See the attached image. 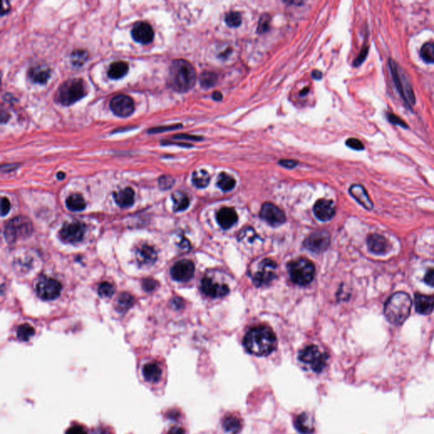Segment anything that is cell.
<instances>
[{
    "label": "cell",
    "instance_id": "6da1fadb",
    "mask_svg": "<svg viewBox=\"0 0 434 434\" xmlns=\"http://www.w3.org/2000/svg\"><path fill=\"white\" fill-rule=\"evenodd\" d=\"M244 345L252 355L265 356L275 350L277 338L272 329L265 326H259L248 332L244 337Z\"/></svg>",
    "mask_w": 434,
    "mask_h": 434
},
{
    "label": "cell",
    "instance_id": "7a4b0ae2",
    "mask_svg": "<svg viewBox=\"0 0 434 434\" xmlns=\"http://www.w3.org/2000/svg\"><path fill=\"white\" fill-rule=\"evenodd\" d=\"M196 71L192 64L185 60H175L170 67L169 82L178 93H186L193 88L196 82Z\"/></svg>",
    "mask_w": 434,
    "mask_h": 434
},
{
    "label": "cell",
    "instance_id": "3957f363",
    "mask_svg": "<svg viewBox=\"0 0 434 434\" xmlns=\"http://www.w3.org/2000/svg\"><path fill=\"white\" fill-rule=\"evenodd\" d=\"M411 306L412 300L410 295L405 292H397L387 300L384 314L393 325H402L410 315Z\"/></svg>",
    "mask_w": 434,
    "mask_h": 434
},
{
    "label": "cell",
    "instance_id": "277c9868",
    "mask_svg": "<svg viewBox=\"0 0 434 434\" xmlns=\"http://www.w3.org/2000/svg\"><path fill=\"white\" fill-rule=\"evenodd\" d=\"M88 93L87 85L81 78H74L64 82L56 93V99L63 105L68 106L82 99Z\"/></svg>",
    "mask_w": 434,
    "mask_h": 434
},
{
    "label": "cell",
    "instance_id": "5b68a950",
    "mask_svg": "<svg viewBox=\"0 0 434 434\" xmlns=\"http://www.w3.org/2000/svg\"><path fill=\"white\" fill-rule=\"evenodd\" d=\"M289 273L294 284L305 286L314 279L315 266L309 259L301 258L289 264Z\"/></svg>",
    "mask_w": 434,
    "mask_h": 434
},
{
    "label": "cell",
    "instance_id": "8992f818",
    "mask_svg": "<svg viewBox=\"0 0 434 434\" xmlns=\"http://www.w3.org/2000/svg\"><path fill=\"white\" fill-rule=\"evenodd\" d=\"M32 233V223L25 216H17L10 221L5 228V238L9 244H13L19 238L29 237Z\"/></svg>",
    "mask_w": 434,
    "mask_h": 434
},
{
    "label": "cell",
    "instance_id": "52a82bcc",
    "mask_svg": "<svg viewBox=\"0 0 434 434\" xmlns=\"http://www.w3.org/2000/svg\"><path fill=\"white\" fill-rule=\"evenodd\" d=\"M389 68H390V71L392 73L393 79L395 81V86H396L400 95L402 96V98H404V100L409 105L415 104L416 98H415L412 88L395 61H393V60L389 61Z\"/></svg>",
    "mask_w": 434,
    "mask_h": 434
},
{
    "label": "cell",
    "instance_id": "ba28073f",
    "mask_svg": "<svg viewBox=\"0 0 434 434\" xmlns=\"http://www.w3.org/2000/svg\"><path fill=\"white\" fill-rule=\"evenodd\" d=\"M328 356L320 352L317 347L310 345L302 350L299 354V360L309 365L315 372H320L325 368Z\"/></svg>",
    "mask_w": 434,
    "mask_h": 434
},
{
    "label": "cell",
    "instance_id": "9c48e42d",
    "mask_svg": "<svg viewBox=\"0 0 434 434\" xmlns=\"http://www.w3.org/2000/svg\"><path fill=\"white\" fill-rule=\"evenodd\" d=\"M86 226L80 222L66 223L60 232L61 238L64 242L76 244L82 241L86 233Z\"/></svg>",
    "mask_w": 434,
    "mask_h": 434
},
{
    "label": "cell",
    "instance_id": "30bf717a",
    "mask_svg": "<svg viewBox=\"0 0 434 434\" xmlns=\"http://www.w3.org/2000/svg\"><path fill=\"white\" fill-rule=\"evenodd\" d=\"M277 264L272 259H265L261 261L259 269L254 277V284L256 286H264L272 283L276 278Z\"/></svg>",
    "mask_w": 434,
    "mask_h": 434
},
{
    "label": "cell",
    "instance_id": "8fae6325",
    "mask_svg": "<svg viewBox=\"0 0 434 434\" xmlns=\"http://www.w3.org/2000/svg\"><path fill=\"white\" fill-rule=\"evenodd\" d=\"M61 284L53 278H45L37 285V294L43 300H53L61 294Z\"/></svg>",
    "mask_w": 434,
    "mask_h": 434
},
{
    "label": "cell",
    "instance_id": "7c38bea8",
    "mask_svg": "<svg viewBox=\"0 0 434 434\" xmlns=\"http://www.w3.org/2000/svg\"><path fill=\"white\" fill-rule=\"evenodd\" d=\"M110 107L116 116L120 117H128L133 114L135 110L133 98L127 95H117L112 98Z\"/></svg>",
    "mask_w": 434,
    "mask_h": 434
},
{
    "label": "cell",
    "instance_id": "4fadbf2b",
    "mask_svg": "<svg viewBox=\"0 0 434 434\" xmlns=\"http://www.w3.org/2000/svg\"><path fill=\"white\" fill-rule=\"evenodd\" d=\"M141 374L143 381L148 385L155 386L162 381L164 371L159 363L151 361L143 365L141 369Z\"/></svg>",
    "mask_w": 434,
    "mask_h": 434
},
{
    "label": "cell",
    "instance_id": "5bb4252c",
    "mask_svg": "<svg viewBox=\"0 0 434 434\" xmlns=\"http://www.w3.org/2000/svg\"><path fill=\"white\" fill-rule=\"evenodd\" d=\"M194 270V265L191 260L183 259L172 266L171 275L174 280L184 283L193 278Z\"/></svg>",
    "mask_w": 434,
    "mask_h": 434
},
{
    "label": "cell",
    "instance_id": "9a60e30c",
    "mask_svg": "<svg viewBox=\"0 0 434 434\" xmlns=\"http://www.w3.org/2000/svg\"><path fill=\"white\" fill-rule=\"evenodd\" d=\"M330 244V235L325 231H318L309 236L305 241V246L313 252L325 250Z\"/></svg>",
    "mask_w": 434,
    "mask_h": 434
},
{
    "label": "cell",
    "instance_id": "2e32d148",
    "mask_svg": "<svg viewBox=\"0 0 434 434\" xmlns=\"http://www.w3.org/2000/svg\"><path fill=\"white\" fill-rule=\"evenodd\" d=\"M260 217L272 226L281 225L286 221L284 212L272 203L263 204L260 210Z\"/></svg>",
    "mask_w": 434,
    "mask_h": 434
},
{
    "label": "cell",
    "instance_id": "e0dca14e",
    "mask_svg": "<svg viewBox=\"0 0 434 434\" xmlns=\"http://www.w3.org/2000/svg\"><path fill=\"white\" fill-rule=\"evenodd\" d=\"M201 290L205 295L212 298L224 297L229 293V288L225 284H217L211 278L205 277L201 282Z\"/></svg>",
    "mask_w": 434,
    "mask_h": 434
},
{
    "label": "cell",
    "instance_id": "ac0fdd59",
    "mask_svg": "<svg viewBox=\"0 0 434 434\" xmlns=\"http://www.w3.org/2000/svg\"><path fill=\"white\" fill-rule=\"evenodd\" d=\"M132 37L136 42L143 44H148L154 39V30L147 22L140 21L133 27L132 30Z\"/></svg>",
    "mask_w": 434,
    "mask_h": 434
},
{
    "label": "cell",
    "instance_id": "d6986e66",
    "mask_svg": "<svg viewBox=\"0 0 434 434\" xmlns=\"http://www.w3.org/2000/svg\"><path fill=\"white\" fill-rule=\"evenodd\" d=\"M315 216L322 222L331 220L335 214V205L331 200L319 199L314 206Z\"/></svg>",
    "mask_w": 434,
    "mask_h": 434
},
{
    "label": "cell",
    "instance_id": "ffe728a7",
    "mask_svg": "<svg viewBox=\"0 0 434 434\" xmlns=\"http://www.w3.org/2000/svg\"><path fill=\"white\" fill-rule=\"evenodd\" d=\"M136 258L141 265H153L157 259V252L152 246L143 244L136 252Z\"/></svg>",
    "mask_w": 434,
    "mask_h": 434
},
{
    "label": "cell",
    "instance_id": "44dd1931",
    "mask_svg": "<svg viewBox=\"0 0 434 434\" xmlns=\"http://www.w3.org/2000/svg\"><path fill=\"white\" fill-rule=\"evenodd\" d=\"M217 222L223 229H229L238 221V214L233 208L224 207L216 214Z\"/></svg>",
    "mask_w": 434,
    "mask_h": 434
},
{
    "label": "cell",
    "instance_id": "7402d4cb",
    "mask_svg": "<svg viewBox=\"0 0 434 434\" xmlns=\"http://www.w3.org/2000/svg\"><path fill=\"white\" fill-rule=\"evenodd\" d=\"M51 71L48 67L38 65L31 67L28 71V77L34 83L45 84L50 78Z\"/></svg>",
    "mask_w": 434,
    "mask_h": 434
},
{
    "label": "cell",
    "instance_id": "603a6c76",
    "mask_svg": "<svg viewBox=\"0 0 434 434\" xmlns=\"http://www.w3.org/2000/svg\"><path fill=\"white\" fill-rule=\"evenodd\" d=\"M415 306L417 312L421 315H429L434 310V295L416 294Z\"/></svg>",
    "mask_w": 434,
    "mask_h": 434
},
{
    "label": "cell",
    "instance_id": "cb8c5ba5",
    "mask_svg": "<svg viewBox=\"0 0 434 434\" xmlns=\"http://www.w3.org/2000/svg\"><path fill=\"white\" fill-rule=\"evenodd\" d=\"M350 193L353 198L356 199V201L360 203L365 209H373V203L363 186L360 184H354L350 187Z\"/></svg>",
    "mask_w": 434,
    "mask_h": 434
},
{
    "label": "cell",
    "instance_id": "d4e9b609",
    "mask_svg": "<svg viewBox=\"0 0 434 434\" xmlns=\"http://www.w3.org/2000/svg\"><path fill=\"white\" fill-rule=\"evenodd\" d=\"M368 248L376 254H384L389 249V243L384 236L371 234L367 238Z\"/></svg>",
    "mask_w": 434,
    "mask_h": 434
},
{
    "label": "cell",
    "instance_id": "484cf974",
    "mask_svg": "<svg viewBox=\"0 0 434 434\" xmlns=\"http://www.w3.org/2000/svg\"><path fill=\"white\" fill-rule=\"evenodd\" d=\"M115 201L120 207L127 208L134 203V191L133 188H126L114 193Z\"/></svg>",
    "mask_w": 434,
    "mask_h": 434
},
{
    "label": "cell",
    "instance_id": "4316f807",
    "mask_svg": "<svg viewBox=\"0 0 434 434\" xmlns=\"http://www.w3.org/2000/svg\"><path fill=\"white\" fill-rule=\"evenodd\" d=\"M129 66L125 61H117L111 65L108 70V76L112 79H121L127 74Z\"/></svg>",
    "mask_w": 434,
    "mask_h": 434
},
{
    "label": "cell",
    "instance_id": "83f0119b",
    "mask_svg": "<svg viewBox=\"0 0 434 434\" xmlns=\"http://www.w3.org/2000/svg\"><path fill=\"white\" fill-rule=\"evenodd\" d=\"M294 426L302 434H310L313 431L312 421L307 414L302 413L297 416L294 421Z\"/></svg>",
    "mask_w": 434,
    "mask_h": 434
},
{
    "label": "cell",
    "instance_id": "f1b7e54d",
    "mask_svg": "<svg viewBox=\"0 0 434 434\" xmlns=\"http://www.w3.org/2000/svg\"><path fill=\"white\" fill-rule=\"evenodd\" d=\"M223 426L228 433L238 434L242 430L241 420L235 416H227L223 419Z\"/></svg>",
    "mask_w": 434,
    "mask_h": 434
},
{
    "label": "cell",
    "instance_id": "f546056e",
    "mask_svg": "<svg viewBox=\"0 0 434 434\" xmlns=\"http://www.w3.org/2000/svg\"><path fill=\"white\" fill-rule=\"evenodd\" d=\"M172 200H173V204H174L173 207H174L175 211H183L186 209H188V207L189 206V204H190L189 198L186 193H183V192L177 191L175 193H172Z\"/></svg>",
    "mask_w": 434,
    "mask_h": 434
},
{
    "label": "cell",
    "instance_id": "4dcf8cb0",
    "mask_svg": "<svg viewBox=\"0 0 434 434\" xmlns=\"http://www.w3.org/2000/svg\"><path fill=\"white\" fill-rule=\"evenodd\" d=\"M210 181V176L206 171L204 170H199L195 171L193 173L192 182L193 185L199 188H204L209 185Z\"/></svg>",
    "mask_w": 434,
    "mask_h": 434
},
{
    "label": "cell",
    "instance_id": "1f68e13d",
    "mask_svg": "<svg viewBox=\"0 0 434 434\" xmlns=\"http://www.w3.org/2000/svg\"><path fill=\"white\" fill-rule=\"evenodd\" d=\"M67 206L72 211H82L86 207V202L81 194L75 193L68 197Z\"/></svg>",
    "mask_w": 434,
    "mask_h": 434
},
{
    "label": "cell",
    "instance_id": "d6a6232c",
    "mask_svg": "<svg viewBox=\"0 0 434 434\" xmlns=\"http://www.w3.org/2000/svg\"><path fill=\"white\" fill-rule=\"evenodd\" d=\"M135 299L128 293H123L117 299V310L120 312H125L134 305Z\"/></svg>",
    "mask_w": 434,
    "mask_h": 434
},
{
    "label": "cell",
    "instance_id": "836d02e7",
    "mask_svg": "<svg viewBox=\"0 0 434 434\" xmlns=\"http://www.w3.org/2000/svg\"><path fill=\"white\" fill-rule=\"evenodd\" d=\"M236 185V181L234 178H232L230 175H228L225 172L221 173L218 177L217 180V186L223 191L228 192L231 191L234 188Z\"/></svg>",
    "mask_w": 434,
    "mask_h": 434
},
{
    "label": "cell",
    "instance_id": "e575fe53",
    "mask_svg": "<svg viewBox=\"0 0 434 434\" xmlns=\"http://www.w3.org/2000/svg\"><path fill=\"white\" fill-rule=\"evenodd\" d=\"M200 85L204 88H213L218 82V76L214 72H204L199 77Z\"/></svg>",
    "mask_w": 434,
    "mask_h": 434
},
{
    "label": "cell",
    "instance_id": "d590c367",
    "mask_svg": "<svg viewBox=\"0 0 434 434\" xmlns=\"http://www.w3.org/2000/svg\"><path fill=\"white\" fill-rule=\"evenodd\" d=\"M421 57L425 62L428 64L434 63V42H430L424 43L421 48Z\"/></svg>",
    "mask_w": 434,
    "mask_h": 434
},
{
    "label": "cell",
    "instance_id": "8d00e7d4",
    "mask_svg": "<svg viewBox=\"0 0 434 434\" xmlns=\"http://www.w3.org/2000/svg\"><path fill=\"white\" fill-rule=\"evenodd\" d=\"M216 56L220 61H228L234 55V48L228 43H222L220 47H216Z\"/></svg>",
    "mask_w": 434,
    "mask_h": 434
},
{
    "label": "cell",
    "instance_id": "74e56055",
    "mask_svg": "<svg viewBox=\"0 0 434 434\" xmlns=\"http://www.w3.org/2000/svg\"><path fill=\"white\" fill-rule=\"evenodd\" d=\"M35 334V330L29 324H22L17 330V338L21 341H28Z\"/></svg>",
    "mask_w": 434,
    "mask_h": 434
},
{
    "label": "cell",
    "instance_id": "f35d334b",
    "mask_svg": "<svg viewBox=\"0 0 434 434\" xmlns=\"http://www.w3.org/2000/svg\"><path fill=\"white\" fill-rule=\"evenodd\" d=\"M225 21L229 27H238L241 25V14L237 11H231L225 16Z\"/></svg>",
    "mask_w": 434,
    "mask_h": 434
},
{
    "label": "cell",
    "instance_id": "ab89813d",
    "mask_svg": "<svg viewBox=\"0 0 434 434\" xmlns=\"http://www.w3.org/2000/svg\"><path fill=\"white\" fill-rule=\"evenodd\" d=\"M88 58V53L83 49H77L72 53V64L76 67H81L87 61Z\"/></svg>",
    "mask_w": 434,
    "mask_h": 434
},
{
    "label": "cell",
    "instance_id": "60d3db41",
    "mask_svg": "<svg viewBox=\"0 0 434 434\" xmlns=\"http://www.w3.org/2000/svg\"><path fill=\"white\" fill-rule=\"evenodd\" d=\"M270 22H272V17L270 15L268 14L262 15L259 18L257 32L259 34H264L265 32H267L270 30Z\"/></svg>",
    "mask_w": 434,
    "mask_h": 434
},
{
    "label": "cell",
    "instance_id": "b9f144b4",
    "mask_svg": "<svg viewBox=\"0 0 434 434\" xmlns=\"http://www.w3.org/2000/svg\"><path fill=\"white\" fill-rule=\"evenodd\" d=\"M99 296L103 298H111L115 294V288L112 284L104 282L99 285L98 289Z\"/></svg>",
    "mask_w": 434,
    "mask_h": 434
},
{
    "label": "cell",
    "instance_id": "7bdbcfd3",
    "mask_svg": "<svg viewBox=\"0 0 434 434\" xmlns=\"http://www.w3.org/2000/svg\"><path fill=\"white\" fill-rule=\"evenodd\" d=\"M175 183V179L171 176H161L159 178V186L162 190H168Z\"/></svg>",
    "mask_w": 434,
    "mask_h": 434
},
{
    "label": "cell",
    "instance_id": "ee69618b",
    "mask_svg": "<svg viewBox=\"0 0 434 434\" xmlns=\"http://www.w3.org/2000/svg\"><path fill=\"white\" fill-rule=\"evenodd\" d=\"M65 434H88V432L84 426L76 423L70 426Z\"/></svg>",
    "mask_w": 434,
    "mask_h": 434
},
{
    "label": "cell",
    "instance_id": "f6af8a7d",
    "mask_svg": "<svg viewBox=\"0 0 434 434\" xmlns=\"http://www.w3.org/2000/svg\"><path fill=\"white\" fill-rule=\"evenodd\" d=\"M157 285H158L157 281L154 280L152 278L144 279L143 281V284H142L143 289L147 292L154 291V289H156Z\"/></svg>",
    "mask_w": 434,
    "mask_h": 434
},
{
    "label": "cell",
    "instance_id": "bcb514c9",
    "mask_svg": "<svg viewBox=\"0 0 434 434\" xmlns=\"http://www.w3.org/2000/svg\"><path fill=\"white\" fill-rule=\"evenodd\" d=\"M346 145L350 147V148H353L355 150H363L364 149V145L361 143V141L359 140L357 138H349L346 141Z\"/></svg>",
    "mask_w": 434,
    "mask_h": 434
},
{
    "label": "cell",
    "instance_id": "7dc6e473",
    "mask_svg": "<svg viewBox=\"0 0 434 434\" xmlns=\"http://www.w3.org/2000/svg\"><path fill=\"white\" fill-rule=\"evenodd\" d=\"M179 127H182V125L177 124L167 126V127H155V128H151L150 130H148V133H162V132H167V131H171V130L178 129Z\"/></svg>",
    "mask_w": 434,
    "mask_h": 434
},
{
    "label": "cell",
    "instance_id": "c3c4849f",
    "mask_svg": "<svg viewBox=\"0 0 434 434\" xmlns=\"http://www.w3.org/2000/svg\"><path fill=\"white\" fill-rule=\"evenodd\" d=\"M388 119H389V122H391L392 124L398 125V126L405 127V128L408 127L406 123L402 119H400V117H398L396 115L388 114Z\"/></svg>",
    "mask_w": 434,
    "mask_h": 434
},
{
    "label": "cell",
    "instance_id": "681fc988",
    "mask_svg": "<svg viewBox=\"0 0 434 434\" xmlns=\"http://www.w3.org/2000/svg\"><path fill=\"white\" fill-rule=\"evenodd\" d=\"M10 209H11V202L7 198H3L2 201H1V214H2V216H5L8 214Z\"/></svg>",
    "mask_w": 434,
    "mask_h": 434
},
{
    "label": "cell",
    "instance_id": "f907efd6",
    "mask_svg": "<svg viewBox=\"0 0 434 434\" xmlns=\"http://www.w3.org/2000/svg\"><path fill=\"white\" fill-rule=\"evenodd\" d=\"M368 49H369L368 47H365V48H363L361 52H360V55H359V56H358L357 58L355 60V62H354V66H355V67L360 66V64L362 63L363 61H365V57L367 56Z\"/></svg>",
    "mask_w": 434,
    "mask_h": 434
},
{
    "label": "cell",
    "instance_id": "816d5d0a",
    "mask_svg": "<svg viewBox=\"0 0 434 434\" xmlns=\"http://www.w3.org/2000/svg\"><path fill=\"white\" fill-rule=\"evenodd\" d=\"M173 138L192 141H200L203 139V138L199 137V136L189 135V134H178V135L173 136Z\"/></svg>",
    "mask_w": 434,
    "mask_h": 434
},
{
    "label": "cell",
    "instance_id": "f5cc1de1",
    "mask_svg": "<svg viewBox=\"0 0 434 434\" xmlns=\"http://www.w3.org/2000/svg\"><path fill=\"white\" fill-rule=\"evenodd\" d=\"M424 282L429 286L434 287V269H430L426 273L425 278H424Z\"/></svg>",
    "mask_w": 434,
    "mask_h": 434
},
{
    "label": "cell",
    "instance_id": "db71d44e",
    "mask_svg": "<svg viewBox=\"0 0 434 434\" xmlns=\"http://www.w3.org/2000/svg\"><path fill=\"white\" fill-rule=\"evenodd\" d=\"M93 434H113V432L108 426H99L93 430Z\"/></svg>",
    "mask_w": 434,
    "mask_h": 434
},
{
    "label": "cell",
    "instance_id": "11a10c76",
    "mask_svg": "<svg viewBox=\"0 0 434 434\" xmlns=\"http://www.w3.org/2000/svg\"><path fill=\"white\" fill-rule=\"evenodd\" d=\"M279 164L283 167H286V168H294L298 165V162L293 160V159H282L279 161Z\"/></svg>",
    "mask_w": 434,
    "mask_h": 434
},
{
    "label": "cell",
    "instance_id": "9f6ffc18",
    "mask_svg": "<svg viewBox=\"0 0 434 434\" xmlns=\"http://www.w3.org/2000/svg\"><path fill=\"white\" fill-rule=\"evenodd\" d=\"M168 434H185V431L180 426H173L170 429Z\"/></svg>",
    "mask_w": 434,
    "mask_h": 434
},
{
    "label": "cell",
    "instance_id": "6f0895ef",
    "mask_svg": "<svg viewBox=\"0 0 434 434\" xmlns=\"http://www.w3.org/2000/svg\"><path fill=\"white\" fill-rule=\"evenodd\" d=\"M212 98L215 101H221L223 99V94L219 91H214L212 94Z\"/></svg>",
    "mask_w": 434,
    "mask_h": 434
},
{
    "label": "cell",
    "instance_id": "680465c9",
    "mask_svg": "<svg viewBox=\"0 0 434 434\" xmlns=\"http://www.w3.org/2000/svg\"><path fill=\"white\" fill-rule=\"evenodd\" d=\"M311 76L314 79L320 80L322 77V73L319 70H314L311 73Z\"/></svg>",
    "mask_w": 434,
    "mask_h": 434
},
{
    "label": "cell",
    "instance_id": "91938a15",
    "mask_svg": "<svg viewBox=\"0 0 434 434\" xmlns=\"http://www.w3.org/2000/svg\"><path fill=\"white\" fill-rule=\"evenodd\" d=\"M172 304L175 305L176 308H178V309H179V308H181L182 307V306H183V300H182V299H178V298H176V299H174L173 301H172Z\"/></svg>",
    "mask_w": 434,
    "mask_h": 434
},
{
    "label": "cell",
    "instance_id": "94428289",
    "mask_svg": "<svg viewBox=\"0 0 434 434\" xmlns=\"http://www.w3.org/2000/svg\"><path fill=\"white\" fill-rule=\"evenodd\" d=\"M65 177H66V175H65V173H64V172H59L58 174H57V178H58V179H60V180H61V179H64Z\"/></svg>",
    "mask_w": 434,
    "mask_h": 434
}]
</instances>
